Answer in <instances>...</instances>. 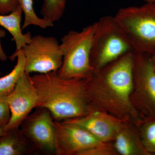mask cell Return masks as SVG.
Here are the masks:
<instances>
[{"instance_id":"cell-10","label":"cell","mask_w":155,"mask_h":155,"mask_svg":"<svg viewBox=\"0 0 155 155\" xmlns=\"http://www.w3.org/2000/svg\"><path fill=\"white\" fill-rule=\"evenodd\" d=\"M7 98L11 118L4 127L5 132L19 127L31 111L37 107V94L29 74L25 72L22 73L17 81L14 90L7 96Z\"/></svg>"},{"instance_id":"cell-14","label":"cell","mask_w":155,"mask_h":155,"mask_svg":"<svg viewBox=\"0 0 155 155\" xmlns=\"http://www.w3.org/2000/svg\"><path fill=\"white\" fill-rule=\"evenodd\" d=\"M23 13L21 7L19 6L15 11L7 15L0 14V26H2L11 34L16 45V51L22 48L30 42L31 38L30 32L22 33L21 22Z\"/></svg>"},{"instance_id":"cell-13","label":"cell","mask_w":155,"mask_h":155,"mask_svg":"<svg viewBox=\"0 0 155 155\" xmlns=\"http://www.w3.org/2000/svg\"><path fill=\"white\" fill-rule=\"evenodd\" d=\"M38 153L21 132L19 127L5 132L0 137V155H25Z\"/></svg>"},{"instance_id":"cell-19","label":"cell","mask_w":155,"mask_h":155,"mask_svg":"<svg viewBox=\"0 0 155 155\" xmlns=\"http://www.w3.org/2000/svg\"><path fill=\"white\" fill-rule=\"evenodd\" d=\"M80 155H119L113 142H101L91 148L84 151Z\"/></svg>"},{"instance_id":"cell-7","label":"cell","mask_w":155,"mask_h":155,"mask_svg":"<svg viewBox=\"0 0 155 155\" xmlns=\"http://www.w3.org/2000/svg\"><path fill=\"white\" fill-rule=\"evenodd\" d=\"M22 50L25 59V72L28 74L58 71L63 64L61 44L54 37H31Z\"/></svg>"},{"instance_id":"cell-17","label":"cell","mask_w":155,"mask_h":155,"mask_svg":"<svg viewBox=\"0 0 155 155\" xmlns=\"http://www.w3.org/2000/svg\"><path fill=\"white\" fill-rule=\"evenodd\" d=\"M19 6L22 8L24 14L22 30L31 25H36L42 29L54 26L53 22L37 16L33 9L32 0H19Z\"/></svg>"},{"instance_id":"cell-8","label":"cell","mask_w":155,"mask_h":155,"mask_svg":"<svg viewBox=\"0 0 155 155\" xmlns=\"http://www.w3.org/2000/svg\"><path fill=\"white\" fill-rule=\"evenodd\" d=\"M36 108L22 122L19 129L38 153L55 154V128L52 116L48 109Z\"/></svg>"},{"instance_id":"cell-24","label":"cell","mask_w":155,"mask_h":155,"mask_svg":"<svg viewBox=\"0 0 155 155\" xmlns=\"http://www.w3.org/2000/svg\"><path fill=\"white\" fill-rule=\"evenodd\" d=\"M145 2L155 3V0H142Z\"/></svg>"},{"instance_id":"cell-25","label":"cell","mask_w":155,"mask_h":155,"mask_svg":"<svg viewBox=\"0 0 155 155\" xmlns=\"http://www.w3.org/2000/svg\"><path fill=\"white\" fill-rule=\"evenodd\" d=\"M1 75V72H0V75Z\"/></svg>"},{"instance_id":"cell-20","label":"cell","mask_w":155,"mask_h":155,"mask_svg":"<svg viewBox=\"0 0 155 155\" xmlns=\"http://www.w3.org/2000/svg\"><path fill=\"white\" fill-rule=\"evenodd\" d=\"M6 96H0V127L5 126L10 121L11 113Z\"/></svg>"},{"instance_id":"cell-11","label":"cell","mask_w":155,"mask_h":155,"mask_svg":"<svg viewBox=\"0 0 155 155\" xmlns=\"http://www.w3.org/2000/svg\"><path fill=\"white\" fill-rule=\"evenodd\" d=\"M86 129L101 142H113L123 121L93 108L86 116L65 120Z\"/></svg>"},{"instance_id":"cell-21","label":"cell","mask_w":155,"mask_h":155,"mask_svg":"<svg viewBox=\"0 0 155 155\" xmlns=\"http://www.w3.org/2000/svg\"><path fill=\"white\" fill-rule=\"evenodd\" d=\"M19 6V0H0V14H10Z\"/></svg>"},{"instance_id":"cell-4","label":"cell","mask_w":155,"mask_h":155,"mask_svg":"<svg viewBox=\"0 0 155 155\" xmlns=\"http://www.w3.org/2000/svg\"><path fill=\"white\" fill-rule=\"evenodd\" d=\"M114 17L127 35L134 52L155 55V3L121 8Z\"/></svg>"},{"instance_id":"cell-9","label":"cell","mask_w":155,"mask_h":155,"mask_svg":"<svg viewBox=\"0 0 155 155\" xmlns=\"http://www.w3.org/2000/svg\"><path fill=\"white\" fill-rule=\"evenodd\" d=\"M55 154L80 155L100 141L83 127L67 121H54Z\"/></svg>"},{"instance_id":"cell-15","label":"cell","mask_w":155,"mask_h":155,"mask_svg":"<svg viewBox=\"0 0 155 155\" xmlns=\"http://www.w3.org/2000/svg\"><path fill=\"white\" fill-rule=\"evenodd\" d=\"M17 58V62L14 69L8 75L0 78V96L8 95L14 90L17 81L25 72V59L22 50L15 52L10 57L11 61Z\"/></svg>"},{"instance_id":"cell-1","label":"cell","mask_w":155,"mask_h":155,"mask_svg":"<svg viewBox=\"0 0 155 155\" xmlns=\"http://www.w3.org/2000/svg\"><path fill=\"white\" fill-rule=\"evenodd\" d=\"M134 52L127 53L85 79L87 96L93 107L124 122L138 125L141 118L131 102Z\"/></svg>"},{"instance_id":"cell-22","label":"cell","mask_w":155,"mask_h":155,"mask_svg":"<svg viewBox=\"0 0 155 155\" xmlns=\"http://www.w3.org/2000/svg\"><path fill=\"white\" fill-rule=\"evenodd\" d=\"M6 36V31L2 29H0V60L2 61H6L8 59V57L4 52L2 45H1V39L5 37Z\"/></svg>"},{"instance_id":"cell-5","label":"cell","mask_w":155,"mask_h":155,"mask_svg":"<svg viewBox=\"0 0 155 155\" xmlns=\"http://www.w3.org/2000/svg\"><path fill=\"white\" fill-rule=\"evenodd\" d=\"M94 24L88 25L80 31L71 30L61 39L63 64L57 71L65 79H86L93 72L90 62Z\"/></svg>"},{"instance_id":"cell-2","label":"cell","mask_w":155,"mask_h":155,"mask_svg":"<svg viewBox=\"0 0 155 155\" xmlns=\"http://www.w3.org/2000/svg\"><path fill=\"white\" fill-rule=\"evenodd\" d=\"M30 79L37 94V107L48 109L56 121L83 117L93 109L85 79H65L57 71L35 74Z\"/></svg>"},{"instance_id":"cell-16","label":"cell","mask_w":155,"mask_h":155,"mask_svg":"<svg viewBox=\"0 0 155 155\" xmlns=\"http://www.w3.org/2000/svg\"><path fill=\"white\" fill-rule=\"evenodd\" d=\"M136 127L145 149L155 155V118L141 119Z\"/></svg>"},{"instance_id":"cell-3","label":"cell","mask_w":155,"mask_h":155,"mask_svg":"<svg viewBox=\"0 0 155 155\" xmlns=\"http://www.w3.org/2000/svg\"><path fill=\"white\" fill-rule=\"evenodd\" d=\"M93 24L90 55L93 71L127 53L134 52L129 39L114 16H104Z\"/></svg>"},{"instance_id":"cell-6","label":"cell","mask_w":155,"mask_h":155,"mask_svg":"<svg viewBox=\"0 0 155 155\" xmlns=\"http://www.w3.org/2000/svg\"><path fill=\"white\" fill-rule=\"evenodd\" d=\"M131 102L141 119L155 118V71L151 56L134 52Z\"/></svg>"},{"instance_id":"cell-12","label":"cell","mask_w":155,"mask_h":155,"mask_svg":"<svg viewBox=\"0 0 155 155\" xmlns=\"http://www.w3.org/2000/svg\"><path fill=\"white\" fill-rule=\"evenodd\" d=\"M113 142L119 155H150L143 145L137 127L130 122H123Z\"/></svg>"},{"instance_id":"cell-23","label":"cell","mask_w":155,"mask_h":155,"mask_svg":"<svg viewBox=\"0 0 155 155\" xmlns=\"http://www.w3.org/2000/svg\"><path fill=\"white\" fill-rule=\"evenodd\" d=\"M151 59L152 61L153 67L155 71V55L151 56Z\"/></svg>"},{"instance_id":"cell-18","label":"cell","mask_w":155,"mask_h":155,"mask_svg":"<svg viewBox=\"0 0 155 155\" xmlns=\"http://www.w3.org/2000/svg\"><path fill=\"white\" fill-rule=\"evenodd\" d=\"M67 0H44L40 13L43 18L53 22L63 16L66 8Z\"/></svg>"}]
</instances>
